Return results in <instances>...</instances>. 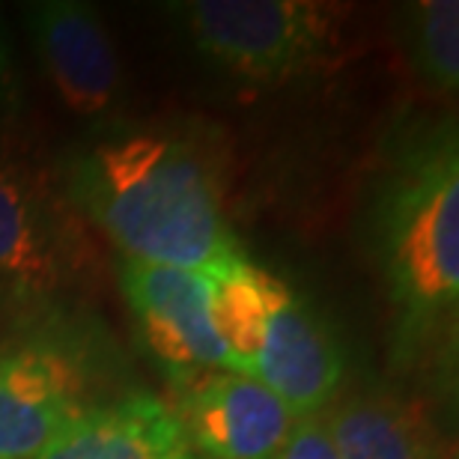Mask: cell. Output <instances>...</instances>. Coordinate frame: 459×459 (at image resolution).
Returning <instances> with one entry per match:
<instances>
[{"label": "cell", "instance_id": "cell-1", "mask_svg": "<svg viewBox=\"0 0 459 459\" xmlns=\"http://www.w3.org/2000/svg\"><path fill=\"white\" fill-rule=\"evenodd\" d=\"M72 206L126 260L212 272L242 254L215 159L186 132H119L72 164Z\"/></svg>", "mask_w": 459, "mask_h": 459}, {"label": "cell", "instance_id": "cell-2", "mask_svg": "<svg viewBox=\"0 0 459 459\" xmlns=\"http://www.w3.org/2000/svg\"><path fill=\"white\" fill-rule=\"evenodd\" d=\"M376 256L403 332L424 337L459 305V159L454 132L403 155L376 206Z\"/></svg>", "mask_w": 459, "mask_h": 459}, {"label": "cell", "instance_id": "cell-3", "mask_svg": "<svg viewBox=\"0 0 459 459\" xmlns=\"http://www.w3.org/2000/svg\"><path fill=\"white\" fill-rule=\"evenodd\" d=\"M170 9L209 63L256 84H287L352 57L355 15L346 4L191 0Z\"/></svg>", "mask_w": 459, "mask_h": 459}, {"label": "cell", "instance_id": "cell-4", "mask_svg": "<svg viewBox=\"0 0 459 459\" xmlns=\"http://www.w3.org/2000/svg\"><path fill=\"white\" fill-rule=\"evenodd\" d=\"M87 256L81 212L39 159L0 141V299L45 301L72 283Z\"/></svg>", "mask_w": 459, "mask_h": 459}, {"label": "cell", "instance_id": "cell-5", "mask_svg": "<svg viewBox=\"0 0 459 459\" xmlns=\"http://www.w3.org/2000/svg\"><path fill=\"white\" fill-rule=\"evenodd\" d=\"M119 287L141 323L146 346L168 367L173 382L230 370V355L215 325L212 281L204 272L123 260Z\"/></svg>", "mask_w": 459, "mask_h": 459}, {"label": "cell", "instance_id": "cell-6", "mask_svg": "<svg viewBox=\"0 0 459 459\" xmlns=\"http://www.w3.org/2000/svg\"><path fill=\"white\" fill-rule=\"evenodd\" d=\"M177 418L204 459H274L296 415L260 379L236 370H209L177 382Z\"/></svg>", "mask_w": 459, "mask_h": 459}, {"label": "cell", "instance_id": "cell-7", "mask_svg": "<svg viewBox=\"0 0 459 459\" xmlns=\"http://www.w3.org/2000/svg\"><path fill=\"white\" fill-rule=\"evenodd\" d=\"M24 22L60 102L81 117L114 111L123 75L102 15L78 0H36L24 6Z\"/></svg>", "mask_w": 459, "mask_h": 459}, {"label": "cell", "instance_id": "cell-8", "mask_svg": "<svg viewBox=\"0 0 459 459\" xmlns=\"http://www.w3.org/2000/svg\"><path fill=\"white\" fill-rule=\"evenodd\" d=\"M343 349L316 310L281 283L263 341L256 349L251 376L274 397H281L296 418L323 415L343 382Z\"/></svg>", "mask_w": 459, "mask_h": 459}, {"label": "cell", "instance_id": "cell-9", "mask_svg": "<svg viewBox=\"0 0 459 459\" xmlns=\"http://www.w3.org/2000/svg\"><path fill=\"white\" fill-rule=\"evenodd\" d=\"M81 373L57 349H0V459H36L78 415Z\"/></svg>", "mask_w": 459, "mask_h": 459}, {"label": "cell", "instance_id": "cell-10", "mask_svg": "<svg viewBox=\"0 0 459 459\" xmlns=\"http://www.w3.org/2000/svg\"><path fill=\"white\" fill-rule=\"evenodd\" d=\"M36 459H191L177 411L150 394L81 409Z\"/></svg>", "mask_w": 459, "mask_h": 459}, {"label": "cell", "instance_id": "cell-11", "mask_svg": "<svg viewBox=\"0 0 459 459\" xmlns=\"http://www.w3.org/2000/svg\"><path fill=\"white\" fill-rule=\"evenodd\" d=\"M337 459H436L424 411L391 394H358L325 418Z\"/></svg>", "mask_w": 459, "mask_h": 459}, {"label": "cell", "instance_id": "cell-12", "mask_svg": "<svg viewBox=\"0 0 459 459\" xmlns=\"http://www.w3.org/2000/svg\"><path fill=\"white\" fill-rule=\"evenodd\" d=\"M206 278L212 281L215 325L230 355V370L251 376L265 316H269V307L283 281L260 269L245 254L206 272Z\"/></svg>", "mask_w": 459, "mask_h": 459}, {"label": "cell", "instance_id": "cell-13", "mask_svg": "<svg viewBox=\"0 0 459 459\" xmlns=\"http://www.w3.org/2000/svg\"><path fill=\"white\" fill-rule=\"evenodd\" d=\"M406 54L420 87L451 96L459 87V4L418 0L406 9Z\"/></svg>", "mask_w": 459, "mask_h": 459}, {"label": "cell", "instance_id": "cell-14", "mask_svg": "<svg viewBox=\"0 0 459 459\" xmlns=\"http://www.w3.org/2000/svg\"><path fill=\"white\" fill-rule=\"evenodd\" d=\"M274 459H337L332 433L323 415H305L296 418L287 442Z\"/></svg>", "mask_w": 459, "mask_h": 459}, {"label": "cell", "instance_id": "cell-15", "mask_svg": "<svg viewBox=\"0 0 459 459\" xmlns=\"http://www.w3.org/2000/svg\"><path fill=\"white\" fill-rule=\"evenodd\" d=\"M18 105V78L13 63V45H9L6 27L0 22V137L6 134L9 117Z\"/></svg>", "mask_w": 459, "mask_h": 459}, {"label": "cell", "instance_id": "cell-16", "mask_svg": "<svg viewBox=\"0 0 459 459\" xmlns=\"http://www.w3.org/2000/svg\"><path fill=\"white\" fill-rule=\"evenodd\" d=\"M442 459H456V451H454V447H451V451H447V454H445Z\"/></svg>", "mask_w": 459, "mask_h": 459}, {"label": "cell", "instance_id": "cell-17", "mask_svg": "<svg viewBox=\"0 0 459 459\" xmlns=\"http://www.w3.org/2000/svg\"><path fill=\"white\" fill-rule=\"evenodd\" d=\"M191 459H204V456H191Z\"/></svg>", "mask_w": 459, "mask_h": 459}]
</instances>
